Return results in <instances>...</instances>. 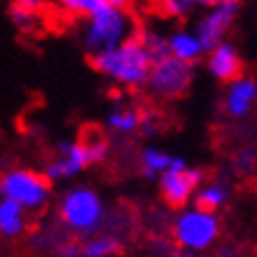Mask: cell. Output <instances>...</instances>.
Segmentation results:
<instances>
[{"label": "cell", "instance_id": "obj_7", "mask_svg": "<svg viewBox=\"0 0 257 257\" xmlns=\"http://www.w3.org/2000/svg\"><path fill=\"white\" fill-rule=\"evenodd\" d=\"M191 78H194L191 64H184L177 57L165 55L154 62V69L149 76V90L161 99H177L189 90Z\"/></svg>", "mask_w": 257, "mask_h": 257}, {"label": "cell", "instance_id": "obj_15", "mask_svg": "<svg viewBox=\"0 0 257 257\" xmlns=\"http://www.w3.org/2000/svg\"><path fill=\"white\" fill-rule=\"evenodd\" d=\"M142 111L137 109H113L106 116V127L116 135H133L140 133Z\"/></svg>", "mask_w": 257, "mask_h": 257}, {"label": "cell", "instance_id": "obj_8", "mask_svg": "<svg viewBox=\"0 0 257 257\" xmlns=\"http://www.w3.org/2000/svg\"><path fill=\"white\" fill-rule=\"evenodd\" d=\"M201 179H203L201 170L189 168L184 158H175L172 165L158 179L161 196L170 203L172 208H184L196 196V191L201 189Z\"/></svg>", "mask_w": 257, "mask_h": 257}, {"label": "cell", "instance_id": "obj_17", "mask_svg": "<svg viewBox=\"0 0 257 257\" xmlns=\"http://www.w3.org/2000/svg\"><path fill=\"white\" fill-rule=\"evenodd\" d=\"M120 250V241L113 234H94L83 243V257H111Z\"/></svg>", "mask_w": 257, "mask_h": 257}, {"label": "cell", "instance_id": "obj_5", "mask_svg": "<svg viewBox=\"0 0 257 257\" xmlns=\"http://www.w3.org/2000/svg\"><path fill=\"white\" fill-rule=\"evenodd\" d=\"M219 234V222L215 212L201 210V208H187L182 210L172 222V236L177 245L187 252H198V250L210 248Z\"/></svg>", "mask_w": 257, "mask_h": 257}, {"label": "cell", "instance_id": "obj_12", "mask_svg": "<svg viewBox=\"0 0 257 257\" xmlns=\"http://www.w3.org/2000/svg\"><path fill=\"white\" fill-rule=\"evenodd\" d=\"M168 47H170V55L184 64H194L205 55L201 38L196 36V31H187V29H175L168 33Z\"/></svg>", "mask_w": 257, "mask_h": 257}, {"label": "cell", "instance_id": "obj_24", "mask_svg": "<svg viewBox=\"0 0 257 257\" xmlns=\"http://www.w3.org/2000/svg\"><path fill=\"white\" fill-rule=\"evenodd\" d=\"M57 255L59 257H83V245H78V243H64Z\"/></svg>", "mask_w": 257, "mask_h": 257}, {"label": "cell", "instance_id": "obj_16", "mask_svg": "<svg viewBox=\"0 0 257 257\" xmlns=\"http://www.w3.org/2000/svg\"><path fill=\"white\" fill-rule=\"evenodd\" d=\"M172 161H175V156L165 154L161 149H144L142 151V172L149 179H161V175L170 168Z\"/></svg>", "mask_w": 257, "mask_h": 257}, {"label": "cell", "instance_id": "obj_14", "mask_svg": "<svg viewBox=\"0 0 257 257\" xmlns=\"http://www.w3.org/2000/svg\"><path fill=\"white\" fill-rule=\"evenodd\" d=\"M196 208H201V210H208V212H217L222 205L226 203L229 198V191L222 182L217 179H212V182H205L201 184V189L196 191Z\"/></svg>", "mask_w": 257, "mask_h": 257}, {"label": "cell", "instance_id": "obj_9", "mask_svg": "<svg viewBox=\"0 0 257 257\" xmlns=\"http://www.w3.org/2000/svg\"><path fill=\"white\" fill-rule=\"evenodd\" d=\"M238 0H226L217 8L205 10V15L196 22V36L201 38L205 52L215 50L217 45L224 43V36L229 33L231 24L236 19V12H238Z\"/></svg>", "mask_w": 257, "mask_h": 257}, {"label": "cell", "instance_id": "obj_20", "mask_svg": "<svg viewBox=\"0 0 257 257\" xmlns=\"http://www.w3.org/2000/svg\"><path fill=\"white\" fill-rule=\"evenodd\" d=\"M154 8L168 19H187L198 8V0H154Z\"/></svg>", "mask_w": 257, "mask_h": 257}, {"label": "cell", "instance_id": "obj_1", "mask_svg": "<svg viewBox=\"0 0 257 257\" xmlns=\"http://www.w3.org/2000/svg\"><path fill=\"white\" fill-rule=\"evenodd\" d=\"M92 66L104 78L113 80L116 85L135 90V87L149 85V76L154 69V57L147 50V45L135 36L125 45L92 57Z\"/></svg>", "mask_w": 257, "mask_h": 257}, {"label": "cell", "instance_id": "obj_25", "mask_svg": "<svg viewBox=\"0 0 257 257\" xmlns=\"http://www.w3.org/2000/svg\"><path fill=\"white\" fill-rule=\"evenodd\" d=\"M222 3H226V0H198V8L210 10V8H217V5H222Z\"/></svg>", "mask_w": 257, "mask_h": 257}, {"label": "cell", "instance_id": "obj_22", "mask_svg": "<svg viewBox=\"0 0 257 257\" xmlns=\"http://www.w3.org/2000/svg\"><path fill=\"white\" fill-rule=\"evenodd\" d=\"M158 125H161V118H158L156 111L151 109H144L142 111V123H140V133L142 135H154L158 130Z\"/></svg>", "mask_w": 257, "mask_h": 257}, {"label": "cell", "instance_id": "obj_13", "mask_svg": "<svg viewBox=\"0 0 257 257\" xmlns=\"http://www.w3.org/2000/svg\"><path fill=\"white\" fill-rule=\"evenodd\" d=\"M24 226H26V210L19 203L3 198L0 201V234L15 238L24 231Z\"/></svg>", "mask_w": 257, "mask_h": 257}, {"label": "cell", "instance_id": "obj_23", "mask_svg": "<svg viewBox=\"0 0 257 257\" xmlns=\"http://www.w3.org/2000/svg\"><path fill=\"white\" fill-rule=\"evenodd\" d=\"M55 0H10V5H19V8H29V10H38V12H45Z\"/></svg>", "mask_w": 257, "mask_h": 257}, {"label": "cell", "instance_id": "obj_26", "mask_svg": "<svg viewBox=\"0 0 257 257\" xmlns=\"http://www.w3.org/2000/svg\"><path fill=\"white\" fill-rule=\"evenodd\" d=\"M106 5H111V8H118V10H127L130 0H106Z\"/></svg>", "mask_w": 257, "mask_h": 257}, {"label": "cell", "instance_id": "obj_19", "mask_svg": "<svg viewBox=\"0 0 257 257\" xmlns=\"http://www.w3.org/2000/svg\"><path fill=\"white\" fill-rule=\"evenodd\" d=\"M55 3L62 12L71 17H80V19H90L99 10L106 8V0H55Z\"/></svg>", "mask_w": 257, "mask_h": 257}, {"label": "cell", "instance_id": "obj_2", "mask_svg": "<svg viewBox=\"0 0 257 257\" xmlns=\"http://www.w3.org/2000/svg\"><path fill=\"white\" fill-rule=\"evenodd\" d=\"M137 31L140 29L135 26V19L127 10H118L106 5L97 15L85 19L80 38H83V45L87 47V52L97 57L125 45L127 40H133L137 36Z\"/></svg>", "mask_w": 257, "mask_h": 257}, {"label": "cell", "instance_id": "obj_6", "mask_svg": "<svg viewBox=\"0 0 257 257\" xmlns=\"http://www.w3.org/2000/svg\"><path fill=\"white\" fill-rule=\"evenodd\" d=\"M0 194L24 210H40L50 201V179L26 168H12L0 179Z\"/></svg>", "mask_w": 257, "mask_h": 257}, {"label": "cell", "instance_id": "obj_18", "mask_svg": "<svg viewBox=\"0 0 257 257\" xmlns=\"http://www.w3.org/2000/svg\"><path fill=\"white\" fill-rule=\"evenodd\" d=\"M10 19L22 33H36L43 26V12L19 8V5H10Z\"/></svg>", "mask_w": 257, "mask_h": 257}, {"label": "cell", "instance_id": "obj_11", "mask_svg": "<svg viewBox=\"0 0 257 257\" xmlns=\"http://www.w3.org/2000/svg\"><path fill=\"white\" fill-rule=\"evenodd\" d=\"M208 71L217 80H224V83H231L241 76V57H238V50H236L231 43H222L215 50L208 52Z\"/></svg>", "mask_w": 257, "mask_h": 257}, {"label": "cell", "instance_id": "obj_4", "mask_svg": "<svg viewBox=\"0 0 257 257\" xmlns=\"http://www.w3.org/2000/svg\"><path fill=\"white\" fill-rule=\"evenodd\" d=\"M59 217L73 234L94 236L104 222V203L90 187H73L59 201Z\"/></svg>", "mask_w": 257, "mask_h": 257}, {"label": "cell", "instance_id": "obj_10", "mask_svg": "<svg viewBox=\"0 0 257 257\" xmlns=\"http://www.w3.org/2000/svg\"><path fill=\"white\" fill-rule=\"evenodd\" d=\"M257 106V80L250 76H238L226 83L224 111L231 118H245Z\"/></svg>", "mask_w": 257, "mask_h": 257}, {"label": "cell", "instance_id": "obj_21", "mask_svg": "<svg viewBox=\"0 0 257 257\" xmlns=\"http://www.w3.org/2000/svg\"><path fill=\"white\" fill-rule=\"evenodd\" d=\"M257 163V151L252 147H243L234 154V168L238 172H250Z\"/></svg>", "mask_w": 257, "mask_h": 257}, {"label": "cell", "instance_id": "obj_27", "mask_svg": "<svg viewBox=\"0 0 257 257\" xmlns=\"http://www.w3.org/2000/svg\"><path fill=\"white\" fill-rule=\"evenodd\" d=\"M175 257H201L198 252H179V255H175Z\"/></svg>", "mask_w": 257, "mask_h": 257}, {"label": "cell", "instance_id": "obj_3", "mask_svg": "<svg viewBox=\"0 0 257 257\" xmlns=\"http://www.w3.org/2000/svg\"><path fill=\"white\" fill-rule=\"evenodd\" d=\"M106 156H109V142L104 140V135L97 130H87L80 140L59 144L57 156L45 165V177L50 182L69 179L90 165L101 163Z\"/></svg>", "mask_w": 257, "mask_h": 257}]
</instances>
